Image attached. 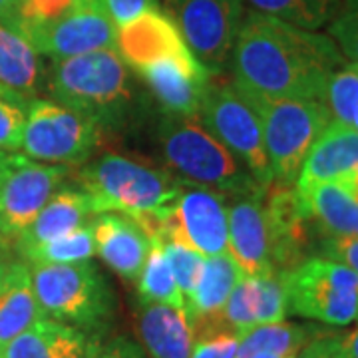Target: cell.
I'll return each mask as SVG.
<instances>
[{
	"label": "cell",
	"mask_w": 358,
	"mask_h": 358,
	"mask_svg": "<svg viewBox=\"0 0 358 358\" xmlns=\"http://www.w3.org/2000/svg\"><path fill=\"white\" fill-rule=\"evenodd\" d=\"M44 317L32 287L30 267L10 263L0 282V348Z\"/></svg>",
	"instance_id": "23"
},
{
	"label": "cell",
	"mask_w": 358,
	"mask_h": 358,
	"mask_svg": "<svg viewBox=\"0 0 358 358\" xmlns=\"http://www.w3.org/2000/svg\"><path fill=\"white\" fill-rule=\"evenodd\" d=\"M346 58L331 36L271 14L247 13L231 54L233 84L259 98H315Z\"/></svg>",
	"instance_id": "1"
},
{
	"label": "cell",
	"mask_w": 358,
	"mask_h": 358,
	"mask_svg": "<svg viewBox=\"0 0 358 358\" xmlns=\"http://www.w3.org/2000/svg\"><path fill=\"white\" fill-rule=\"evenodd\" d=\"M138 334L152 358H189L193 329L183 308L145 303L138 315Z\"/></svg>",
	"instance_id": "22"
},
{
	"label": "cell",
	"mask_w": 358,
	"mask_h": 358,
	"mask_svg": "<svg viewBox=\"0 0 358 358\" xmlns=\"http://www.w3.org/2000/svg\"><path fill=\"white\" fill-rule=\"evenodd\" d=\"M313 227L322 235H358V201L338 181L299 193Z\"/></svg>",
	"instance_id": "24"
},
{
	"label": "cell",
	"mask_w": 358,
	"mask_h": 358,
	"mask_svg": "<svg viewBox=\"0 0 358 358\" xmlns=\"http://www.w3.org/2000/svg\"><path fill=\"white\" fill-rule=\"evenodd\" d=\"M13 24L30 40L38 54L54 60L115 50L117 44V26L106 14L100 0H76L70 13L46 24Z\"/></svg>",
	"instance_id": "13"
},
{
	"label": "cell",
	"mask_w": 358,
	"mask_h": 358,
	"mask_svg": "<svg viewBox=\"0 0 358 358\" xmlns=\"http://www.w3.org/2000/svg\"><path fill=\"white\" fill-rule=\"evenodd\" d=\"M76 179L80 189L92 199L96 215L114 211L138 217L171 205L183 187V181L173 178L171 171L117 154L102 155L84 166Z\"/></svg>",
	"instance_id": "4"
},
{
	"label": "cell",
	"mask_w": 358,
	"mask_h": 358,
	"mask_svg": "<svg viewBox=\"0 0 358 358\" xmlns=\"http://www.w3.org/2000/svg\"><path fill=\"white\" fill-rule=\"evenodd\" d=\"M50 94L58 103L88 115L98 126L117 128L134 106L128 64L117 50H98L56 60Z\"/></svg>",
	"instance_id": "3"
},
{
	"label": "cell",
	"mask_w": 358,
	"mask_h": 358,
	"mask_svg": "<svg viewBox=\"0 0 358 358\" xmlns=\"http://www.w3.org/2000/svg\"><path fill=\"white\" fill-rule=\"evenodd\" d=\"M42 82L38 50L13 24L0 18V84L32 98Z\"/></svg>",
	"instance_id": "25"
},
{
	"label": "cell",
	"mask_w": 358,
	"mask_h": 358,
	"mask_svg": "<svg viewBox=\"0 0 358 358\" xmlns=\"http://www.w3.org/2000/svg\"><path fill=\"white\" fill-rule=\"evenodd\" d=\"M164 112L197 115L205 92L211 84V72L193 54L166 58L138 70Z\"/></svg>",
	"instance_id": "16"
},
{
	"label": "cell",
	"mask_w": 358,
	"mask_h": 358,
	"mask_svg": "<svg viewBox=\"0 0 358 358\" xmlns=\"http://www.w3.org/2000/svg\"><path fill=\"white\" fill-rule=\"evenodd\" d=\"M8 265H10V263H6V259L0 255V282H2L4 275H6V268H8Z\"/></svg>",
	"instance_id": "44"
},
{
	"label": "cell",
	"mask_w": 358,
	"mask_h": 358,
	"mask_svg": "<svg viewBox=\"0 0 358 358\" xmlns=\"http://www.w3.org/2000/svg\"><path fill=\"white\" fill-rule=\"evenodd\" d=\"M96 255V241L90 221L86 225L60 235L42 243L30 253H26L28 263H44V265H68V263H82L90 261Z\"/></svg>",
	"instance_id": "30"
},
{
	"label": "cell",
	"mask_w": 358,
	"mask_h": 358,
	"mask_svg": "<svg viewBox=\"0 0 358 358\" xmlns=\"http://www.w3.org/2000/svg\"><path fill=\"white\" fill-rule=\"evenodd\" d=\"M131 219L150 239L176 241L203 257L229 253V205L213 189L181 187L171 205Z\"/></svg>",
	"instance_id": "7"
},
{
	"label": "cell",
	"mask_w": 358,
	"mask_h": 358,
	"mask_svg": "<svg viewBox=\"0 0 358 358\" xmlns=\"http://www.w3.org/2000/svg\"><path fill=\"white\" fill-rule=\"evenodd\" d=\"M115 50L136 72L166 58L192 54L179 34L178 26L164 10L157 8L143 10L129 22L120 26Z\"/></svg>",
	"instance_id": "17"
},
{
	"label": "cell",
	"mask_w": 358,
	"mask_h": 358,
	"mask_svg": "<svg viewBox=\"0 0 358 358\" xmlns=\"http://www.w3.org/2000/svg\"><path fill=\"white\" fill-rule=\"evenodd\" d=\"M281 277L289 313L331 327H346L357 319L358 275L345 265L313 255Z\"/></svg>",
	"instance_id": "8"
},
{
	"label": "cell",
	"mask_w": 358,
	"mask_h": 358,
	"mask_svg": "<svg viewBox=\"0 0 358 358\" xmlns=\"http://www.w3.org/2000/svg\"><path fill=\"white\" fill-rule=\"evenodd\" d=\"M334 345L343 358H358V329L348 331V333L333 334Z\"/></svg>",
	"instance_id": "41"
},
{
	"label": "cell",
	"mask_w": 358,
	"mask_h": 358,
	"mask_svg": "<svg viewBox=\"0 0 358 358\" xmlns=\"http://www.w3.org/2000/svg\"><path fill=\"white\" fill-rule=\"evenodd\" d=\"M30 100L22 92L0 84V150L16 152L20 150L24 134L26 117Z\"/></svg>",
	"instance_id": "32"
},
{
	"label": "cell",
	"mask_w": 358,
	"mask_h": 358,
	"mask_svg": "<svg viewBox=\"0 0 358 358\" xmlns=\"http://www.w3.org/2000/svg\"><path fill=\"white\" fill-rule=\"evenodd\" d=\"M68 173V166L42 164L24 154L6 155L0 178V235L16 241L62 187Z\"/></svg>",
	"instance_id": "12"
},
{
	"label": "cell",
	"mask_w": 358,
	"mask_h": 358,
	"mask_svg": "<svg viewBox=\"0 0 358 358\" xmlns=\"http://www.w3.org/2000/svg\"><path fill=\"white\" fill-rule=\"evenodd\" d=\"M251 358H293V357H279V355H268V352H261V355H255Z\"/></svg>",
	"instance_id": "45"
},
{
	"label": "cell",
	"mask_w": 358,
	"mask_h": 358,
	"mask_svg": "<svg viewBox=\"0 0 358 358\" xmlns=\"http://www.w3.org/2000/svg\"><path fill=\"white\" fill-rule=\"evenodd\" d=\"M193 346L189 358H237L239 336L209 324H193Z\"/></svg>",
	"instance_id": "34"
},
{
	"label": "cell",
	"mask_w": 358,
	"mask_h": 358,
	"mask_svg": "<svg viewBox=\"0 0 358 358\" xmlns=\"http://www.w3.org/2000/svg\"><path fill=\"white\" fill-rule=\"evenodd\" d=\"M32 287L48 319L94 333L114 315V294L92 261L68 265L28 263Z\"/></svg>",
	"instance_id": "6"
},
{
	"label": "cell",
	"mask_w": 358,
	"mask_h": 358,
	"mask_svg": "<svg viewBox=\"0 0 358 358\" xmlns=\"http://www.w3.org/2000/svg\"><path fill=\"white\" fill-rule=\"evenodd\" d=\"M96 336L78 327L44 317L0 348V358H88Z\"/></svg>",
	"instance_id": "19"
},
{
	"label": "cell",
	"mask_w": 358,
	"mask_h": 358,
	"mask_svg": "<svg viewBox=\"0 0 358 358\" xmlns=\"http://www.w3.org/2000/svg\"><path fill=\"white\" fill-rule=\"evenodd\" d=\"M313 247L319 257L336 261L358 275V235H320Z\"/></svg>",
	"instance_id": "37"
},
{
	"label": "cell",
	"mask_w": 358,
	"mask_h": 358,
	"mask_svg": "<svg viewBox=\"0 0 358 358\" xmlns=\"http://www.w3.org/2000/svg\"><path fill=\"white\" fill-rule=\"evenodd\" d=\"M358 167V134L338 122H331L305 157L301 173L294 181L296 193L317 183L345 178Z\"/></svg>",
	"instance_id": "20"
},
{
	"label": "cell",
	"mask_w": 358,
	"mask_h": 358,
	"mask_svg": "<svg viewBox=\"0 0 358 358\" xmlns=\"http://www.w3.org/2000/svg\"><path fill=\"white\" fill-rule=\"evenodd\" d=\"M259 13L271 14L289 24L319 30L333 20L343 0H249Z\"/></svg>",
	"instance_id": "29"
},
{
	"label": "cell",
	"mask_w": 358,
	"mask_h": 358,
	"mask_svg": "<svg viewBox=\"0 0 358 358\" xmlns=\"http://www.w3.org/2000/svg\"><path fill=\"white\" fill-rule=\"evenodd\" d=\"M197 115L205 128L247 167L259 185L273 181L259 114L233 82L211 80Z\"/></svg>",
	"instance_id": "9"
},
{
	"label": "cell",
	"mask_w": 358,
	"mask_h": 358,
	"mask_svg": "<svg viewBox=\"0 0 358 358\" xmlns=\"http://www.w3.org/2000/svg\"><path fill=\"white\" fill-rule=\"evenodd\" d=\"M96 255L124 281H138L148 259L152 239L140 225L124 213H98L90 219Z\"/></svg>",
	"instance_id": "18"
},
{
	"label": "cell",
	"mask_w": 358,
	"mask_h": 358,
	"mask_svg": "<svg viewBox=\"0 0 358 358\" xmlns=\"http://www.w3.org/2000/svg\"><path fill=\"white\" fill-rule=\"evenodd\" d=\"M355 320H357V322H358V313H357V319H355Z\"/></svg>",
	"instance_id": "48"
},
{
	"label": "cell",
	"mask_w": 358,
	"mask_h": 358,
	"mask_svg": "<svg viewBox=\"0 0 358 358\" xmlns=\"http://www.w3.org/2000/svg\"><path fill=\"white\" fill-rule=\"evenodd\" d=\"M287 313V293L281 273H267L257 277H243L235 285L217 315L195 322H207L241 336L259 324L281 322Z\"/></svg>",
	"instance_id": "14"
},
{
	"label": "cell",
	"mask_w": 358,
	"mask_h": 358,
	"mask_svg": "<svg viewBox=\"0 0 358 358\" xmlns=\"http://www.w3.org/2000/svg\"><path fill=\"white\" fill-rule=\"evenodd\" d=\"M100 2L106 14L112 18V22L120 28L143 10L157 8L162 0H100Z\"/></svg>",
	"instance_id": "38"
},
{
	"label": "cell",
	"mask_w": 358,
	"mask_h": 358,
	"mask_svg": "<svg viewBox=\"0 0 358 358\" xmlns=\"http://www.w3.org/2000/svg\"><path fill=\"white\" fill-rule=\"evenodd\" d=\"M138 294H140L141 305L145 303H162L169 307L183 308L185 301L181 296L176 277L171 273L169 261H167L164 245L159 239H152V247L148 259L143 263L140 277H138Z\"/></svg>",
	"instance_id": "28"
},
{
	"label": "cell",
	"mask_w": 358,
	"mask_h": 358,
	"mask_svg": "<svg viewBox=\"0 0 358 358\" xmlns=\"http://www.w3.org/2000/svg\"><path fill=\"white\" fill-rule=\"evenodd\" d=\"M98 124L56 100L32 98L20 150L54 166H84L98 143Z\"/></svg>",
	"instance_id": "10"
},
{
	"label": "cell",
	"mask_w": 358,
	"mask_h": 358,
	"mask_svg": "<svg viewBox=\"0 0 358 358\" xmlns=\"http://www.w3.org/2000/svg\"><path fill=\"white\" fill-rule=\"evenodd\" d=\"M159 150L179 181L239 197L259 187L247 167L205 128L199 115L166 114L157 126Z\"/></svg>",
	"instance_id": "2"
},
{
	"label": "cell",
	"mask_w": 358,
	"mask_h": 358,
	"mask_svg": "<svg viewBox=\"0 0 358 358\" xmlns=\"http://www.w3.org/2000/svg\"><path fill=\"white\" fill-rule=\"evenodd\" d=\"M324 103L331 112L334 122L346 128L355 129L358 134V66L346 60L334 72L327 90Z\"/></svg>",
	"instance_id": "31"
},
{
	"label": "cell",
	"mask_w": 358,
	"mask_h": 358,
	"mask_svg": "<svg viewBox=\"0 0 358 358\" xmlns=\"http://www.w3.org/2000/svg\"><path fill=\"white\" fill-rule=\"evenodd\" d=\"M76 0H20L13 22L16 24H46L72 10Z\"/></svg>",
	"instance_id": "36"
},
{
	"label": "cell",
	"mask_w": 358,
	"mask_h": 358,
	"mask_svg": "<svg viewBox=\"0 0 358 358\" xmlns=\"http://www.w3.org/2000/svg\"><path fill=\"white\" fill-rule=\"evenodd\" d=\"M263 193L265 185H259L253 192L233 197L229 205V253L245 277L277 273Z\"/></svg>",
	"instance_id": "15"
},
{
	"label": "cell",
	"mask_w": 358,
	"mask_h": 358,
	"mask_svg": "<svg viewBox=\"0 0 358 358\" xmlns=\"http://www.w3.org/2000/svg\"><path fill=\"white\" fill-rule=\"evenodd\" d=\"M96 215L88 193L80 187H60L42 207L36 219L18 237V251L26 255L42 243L86 225Z\"/></svg>",
	"instance_id": "21"
},
{
	"label": "cell",
	"mask_w": 358,
	"mask_h": 358,
	"mask_svg": "<svg viewBox=\"0 0 358 358\" xmlns=\"http://www.w3.org/2000/svg\"><path fill=\"white\" fill-rule=\"evenodd\" d=\"M334 181H338V183L345 187L346 192L350 193V195H352V197L358 201V167L357 169H352L350 173H346L345 178L334 179Z\"/></svg>",
	"instance_id": "42"
},
{
	"label": "cell",
	"mask_w": 358,
	"mask_h": 358,
	"mask_svg": "<svg viewBox=\"0 0 358 358\" xmlns=\"http://www.w3.org/2000/svg\"><path fill=\"white\" fill-rule=\"evenodd\" d=\"M4 245H6V239H4V237L0 235V255H2V253H4V249H6Z\"/></svg>",
	"instance_id": "47"
},
{
	"label": "cell",
	"mask_w": 358,
	"mask_h": 358,
	"mask_svg": "<svg viewBox=\"0 0 358 358\" xmlns=\"http://www.w3.org/2000/svg\"><path fill=\"white\" fill-rule=\"evenodd\" d=\"M296 358H343V355L334 345L333 334L322 333L315 341H310Z\"/></svg>",
	"instance_id": "40"
},
{
	"label": "cell",
	"mask_w": 358,
	"mask_h": 358,
	"mask_svg": "<svg viewBox=\"0 0 358 358\" xmlns=\"http://www.w3.org/2000/svg\"><path fill=\"white\" fill-rule=\"evenodd\" d=\"M192 54L211 74H221L243 24V0H162Z\"/></svg>",
	"instance_id": "11"
},
{
	"label": "cell",
	"mask_w": 358,
	"mask_h": 358,
	"mask_svg": "<svg viewBox=\"0 0 358 358\" xmlns=\"http://www.w3.org/2000/svg\"><path fill=\"white\" fill-rule=\"evenodd\" d=\"M245 275L241 273L239 265L235 263V259L231 257V253L207 257L192 303L185 308L189 322L193 324L195 320L217 315L225 305V301L229 299L235 285Z\"/></svg>",
	"instance_id": "26"
},
{
	"label": "cell",
	"mask_w": 358,
	"mask_h": 358,
	"mask_svg": "<svg viewBox=\"0 0 358 358\" xmlns=\"http://www.w3.org/2000/svg\"><path fill=\"white\" fill-rule=\"evenodd\" d=\"M6 152H2L0 150V178H2V171H4V162H6Z\"/></svg>",
	"instance_id": "46"
},
{
	"label": "cell",
	"mask_w": 358,
	"mask_h": 358,
	"mask_svg": "<svg viewBox=\"0 0 358 358\" xmlns=\"http://www.w3.org/2000/svg\"><path fill=\"white\" fill-rule=\"evenodd\" d=\"M319 334L322 333H319L315 327L294 324V322H285V320L259 324L239 336L237 358H251L261 352L296 358L299 352Z\"/></svg>",
	"instance_id": "27"
},
{
	"label": "cell",
	"mask_w": 358,
	"mask_h": 358,
	"mask_svg": "<svg viewBox=\"0 0 358 358\" xmlns=\"http://www.w3.org/2000/svg\"><path fill=\"white\" fill-rule=\"evenodd\" d=\"M164 251H166L167 261L171 273L176 277L181 296L185 301V308L192 303L193 293L197 289V282L201 279V273L205 267V257L197 253L195 249H189L185 245L176 243V241H162Z\"/></svg>",
	"instance_id": "33"
},
{
	"label": "cell",
	"mask_w": 358,
	"mask_h": 358,
	"mask_svg": "<svg viewBox=\"0 0 358 358\" xmlns=\"http://www.w3.org/2000/svg\"><path fill=\"white\" fill-rule=\"evenodd\" d=\"M20 0H0V18H14Z\"/></svg>",
	"instance_id": "43"
},
{
	"label": "cell",
	"mask_w": 358,
	"mask_h": 358,
	"mask_svg": "<svg viewBox=\"0 0 358 358\" xmlns=\"http://www.w3.org/2000/svg\"><path fill=\"white\" fill-rule=\"evenodd\" d=\"M329 34L348 62L358 66V0H343L329 22Z\"/></svg>",
	"instance_id": "35"
},
{
	"label": "cell",
	"mask_w": 358,
	"mask_h": 358,
	"mask_svg": "<svg viewBox=\"0 0 358 358\" xmlns=\"http://www.w3.org/2000/svg\"><path fill=\"white\" fill-rule=\"evenodd\" d=\"M88 358H148L138 343L126 336H117L108 345H98Z\"/></svg>",
	"instance_id": "39"
},
{
	"label": "cell",
	"mask_w": 358,
	"mask_h": 358,
	"mask_svg": "<svg viewBox=\"0 0 358 358\" xmlns=\"http://www.w3.org/2000/svg\"><path fill=\"white\" fill-rule=\"evenodd\" d=\"M245 96L255 106L263 126L265 152L273 181L294 185L313 143L333 122L327 103L315 98Z\"/></svg>",
	"instance_id": "5"
}]
</instances>
